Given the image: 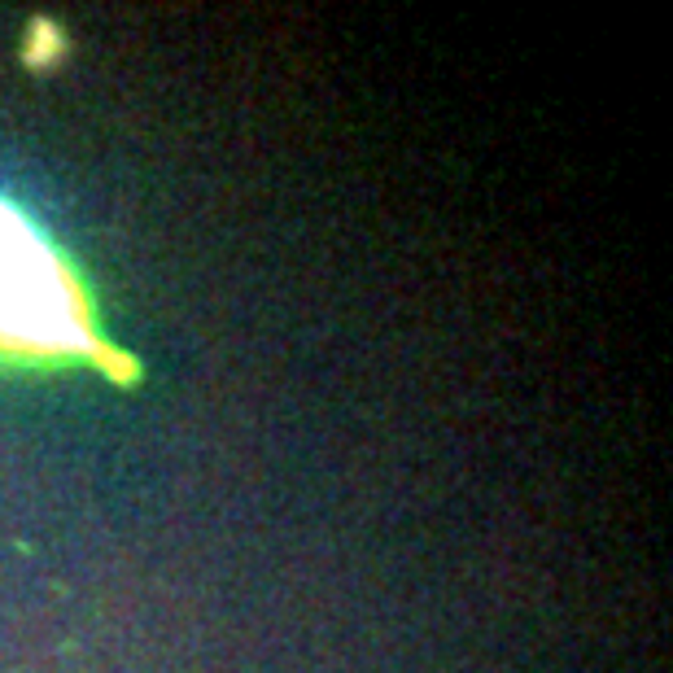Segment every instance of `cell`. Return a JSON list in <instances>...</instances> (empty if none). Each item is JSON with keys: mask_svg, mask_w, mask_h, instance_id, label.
Instances as JSON below:
<instances>
[{"mask_svg": "<svg viewBox=\"0 0 673 673\" xmlns=\"http://www.w3.org/2000/svg\"><path fill=\"white\" fill-rule=\"evenodd\" d=\"M0 341L27 350H84L75 289L31 223L0 202Z\"/></svg>", "mask_w": 673, "mask_h": 673, "instance_id": "obj_1", "label": "cell"}]
</instances>
